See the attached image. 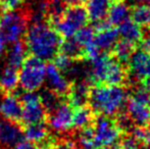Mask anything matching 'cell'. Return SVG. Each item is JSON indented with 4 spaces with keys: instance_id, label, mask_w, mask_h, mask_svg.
I'll return each mask as SVG.
<instances>
[{
    "instance_id": "cell-32",
    "label": "cell",
    "mask_w": 150,
    "mask_h": 149,
    "mask_svg": "<svg viewBox=\"0 0 150 149\" xmlns=\"http://www.w3.org/2000/svg\"><path fill=\"white\" fill-rule=\"evenodd\" d=\"M74 64H75V59L69 57L67 55L63 53H57L54 57V64L57 66L58 68L63 73V74H67L71 68H73Z\"/></svg>"
},
{
    "instance_id": "cell-34",
    "label": "cell",
    "mask_w": 150,
    "mask_h": 149,
    "mask_svg": "<svg viewBox=\"0 0 150 149\" xmlns=\"http://www.w3.org/2000/svg\"><path fill=\"white\" fill-rule=\"evenodd\" d=\"M120 149H140V143L133 136H128L120 141Z\"/></svg>"
},
{
    "instance_id": "cell-14",
    "label": "cell",
    "mask_w": 150,
    "mask_h": 149,
    "mask_svg": "<svg viewBox=\"0 0 150 149\" xmlns=\"http://www.w3.org/2000/svg\"><path fill=\"white\" fill-rule=\"evenodd\" d=\"M131 16V9L129 5L122 0H115L109 4L106 18L110 26H119L122 22L128 20Z\"/></svg>"
},
{
    "instance_id": "cell-33",
    "label": "cell",
    "mask_w": 150,
    "mask_h": 149,
    "mask_svg": "<svg viewBox=\"0 0 150 149\" xmlns=\"http://www.w3.org/2000/svg\"><path fill=\"white\" fill-rule=\"evenodd\" d=\"M132 99L141 103L150 104V85H143L136 88L132 95Z\"/></svg>"
},
{
    "instance_id": "cell-22",
    "label": "cell",
    "mask_w": 150,
    "mask_h": 149,
    "mask_svg": "<svg viewBox=\"0 0 150 149\" xmlns=\"http://www.w3.org/2000/svg\"><path fill=\"white\" fill-rule=\"evenodd\" d=\"M125 78H126V72L122 64L117 59L110 58L104 83L108 85H120L125 81Z\"/></svg>"
},
{
    "instance_id": "cell-4",
    "label": "cell",
    "mask_w": 150,
    "mask_h": 149,
    "mask_svg": "<svg viewBox=\"0 0 150 149\" xmlns=\"http://www.w3.org/2000/svg\"><path fill=\"white\" fill-rule=\"evenodd\" d=\"M88 14L85 7L80 4L71 5V7H67L64 13L61 16L58 20H56L55 30L60 37L71 38L76 35V33L85 27L88 23Z\"/></svg>"
},
{
    "instance_id": "cell-15",
    "label": "cell",
    "mask_w": 150,
    "mask_h": 149,
    "mask_svg": "<svg viewBox=\"0 0 150 149\" xmlns=\"http://www.w3.org/2000/svg\"><path fill=\"white\" fill-rule=\"evenodd\" d=\"M23 132L14 121H4L0 125V144L4 146H13L22 140Z\"/></svg>"
},
{
    "instance_id": "cell-5",
    "label": "cell",
    "mask_w": 150,
    "mask_h": 149,
    "mask_svg": "<svg viewBox=\"0 0 150 149\" xmlns=\"http://www.w3.org/2000/svg\"><path fill=\"white\" fill-rule=\"evenodd\" d=\"M28 29V18L23 12L9 10L0 16V34L8 43L21 39Z\"/></svg>"
},
{
    "instance_id": "cell-27",
    "label": "cell",
    "mask_w": 150,
    "mask_h": 149,
    "mask_svg": "<svg viewBox=\"0 0 150 149\" xmlns=\"http://www.w3.org/2000/svg\"><path fill=\"white\" fill-rule=\"evenodd\" d=\"M113 53H115V59L120 62H126L129 60L131 54L134 51V45L128 41H117L115 43V47L112 48Z\"/></svg>"
},
{
    "instance_id": "cell-36",
    "label": "cell",
    "mask_w": 150,
    "mask_h": 149,
    "mask_svg": "<svg viewBox=\"0 0 150 149\" xmlns=\"http://www.w3.org/2000/svg\"><path fill=\"white\" fill-rule=\"evenodd\" d=\"M20 4L21 0H0V8L4 11L16 10Z\"/></svg>"
},
{
    "instance_id": "cell-3",
    "label": "cell",
    "mask_w": 150,
    "mask_h": 149,
    "mask_svg": "<svg viewBox=\"0 0 150 149\" xmlns=\"http://www.w3.org/2000/svg\"><path fill=\"white\" fill-rule=\"evenodd\" d=\"M18 72V84L24 91H37L45 83L46 66L35 56L26 57Z\"/></svg>"
},
{
    "instance_id": "cell-28",
    "label": "cell",
    "mask_w": 150,
    "mask_h": 149,
    "mask_svg": "<svg viewBox=\"0 0 150 149\" xmlns=\"http://www.w3.org/2000/svg\"><path fill=\"white\" fill-rule=\"evenodd\" d=\"M78 149H96L97 145L93 137V129L89 126L84 129H81V132L78 137Z\"/></svg>"
},
{
    "instance_id": "cell-42",
    "label": "cell",
    "mask_w": 150,
    "mask_h": 149,
    "mask_svg": "<svg viewBox=\"0 0 150 149\" xmlns=\"http://www.w3.org/2000/svg\"><path fill=\"white\" fill-rule=\"evenodd\" d=\"M130 1H132L133 3L139 4V3H142V2H143V1H145V0H130Z\"/></svg>"
},
{
    "instance_id": "cell-16",
    "label": "cell",
    "mask_w": 150,
    "mask_h": 149,
    "mask_svg": "<svg viewBox=\"0 0 150 149\" xmlns=\"http://www.w3.org/2000/svg\"><path fill=\"white\" fill-rule=\"evenodd\" d=\"M117 33L122 40L130 42L133 45L139 43L143 39V32L141 30V27L130 18L119 25Z\"/></svg>"
},
{
    "instance_id": "cell-30",
    "label": "cell",
    "mask_w": 150,
    "mask_h": 149,
    "mask_svg": "<svg viewBox=\"0 0 150 149\" xmlns=\"http://www.w3.org/2000/svg\"><path fill=\"white\" fill-rule=\"evenodd\" d=\"M133 137L145 148L150 149V128L137 127L133 130Z\"/></svg>"
},
{
    "instance_id": "cell-38",
    "label": "cell",
    "mask_w": 150,
    "mask_h": 149,
    "mask_svg": "<svg viewBox=\"0 0 150 149\" xmlns=\"http://www.w3.org/2000/svg\"><path fill=\"white\" fill-rule=\"evenodd\" d=\"M53 149H78L77 146L71 141H62L60 143L56 144Z\"/></svg>"
},
{
    "instance_id": "cell-31",
    "label": "cell",
    "mask_w": 150,
    "mask_h": 149,
    "mask_svg": "<svg viewBox=\"0 0 150 149\" xmlns=\"http://www.w3.org/2000/svg\"><path fill=\"white\" fill-rule=\"evenodd\" d=\"M40 99L43 104L44 108L48 110H51L59 103V100H58V95L55 94L54 92L50 91L49 89L43 91L40 94Z\"/></svg>"
},
{
    "instance_id": "cell-47",
    "label": "cell",
    "mask_w": 150,
    "mask_h": 149,
    "mask_svg": "<svg viewBox=\"0 0 150 149\" xmlns=\"http://www.w3.org/2000/svg\"><path fill=\"white\" fill-rule=\"evenodd\" d=\"M0 125H1V121H0Z\"/></svg>"
},
{
    "instance_id": "cell-41",
    "label": "cell",
    "mask_w": 150,
    "mask_h": 149,
    "mask_svg": "<svg viewBox=\"0 0 150 149\" xmlns=\"http://www.w3.org/2000/svg\"><path fill=\"white\" fill-rule=\"evenodd\" d=\"M84 0H65L67 4H71V5H76V4H80Z\"/></svg>"
},
{
    "instance_id": "cell-45",
    "label": "cell",
    "mask_w": 150,
    "mask_h": 149,
    "mask_svg": "<svg viewBox=\"0 0 150 149\" xmlns=\"http://www.w3.org/2000/svg\"><path fill=\"white\" fill-rule=\"evenodd\" d=\"M146 1L148 2V4H149V5H150V0H146Z\"/></svg>"
},
{
    "instance_id": "cell-26",
    "label": "cell",
    "mask_w": 150,
    "mask_h": 149,
    "mask_svg": "<svg viewBox=\"0 0 150 149\" xmlns=\"http://www.w3.org/2000/svg\"><path fill=\"white\" fill-rule=\"evenodd\" d=\"M61 53L65 54L73 59H77L83 56V47L75 40V38H67V40L60 44Z\"/></svg>"
},
{
    "instance_id": "cell-9",
    "label": "cell",
    "mask_w": 150,
    "mask_h": 149,
    "mask_svg": "<svg viewBox=\"0 0 150 149\" xmlns=\"http://www.w3.org/2000/svg\"><path fill=\"white\" fill-rule=\"evenodd\" d=\"M129 62V71L135 80H145L150 70V52L147 50H136L133 51Z\"/></svg>"
},
{
    "instance_id": "cell-29",
    "label": "cell",
    "mask_w": 150,
    "mask_h": 149,
    "mask_svg": "<svg viewBox=\"0 0 150 149\" xmlns=\"http://www.w3.org/2000/svg\"><path fill=\"white\" fill-rule=\"evenodd\" d=\"M94 36H95L94 28L85 26L82 29H80V30L76 33L74 38H75L76 41L84 48L94 42Z\"/></svg>"
},
{
    "instance_id": "cell-17",
    "label": "cell",
    "mask_w": 150,
    "mask_h": 149,
    "mask_svg": "<svg viewBox=\"0 0 150 149\" xmlns=\"http://www.w3.org/2000/svg\"><path fill=\"white\" fill-rule=\"evenodd\" d=\"M110 0H86V11L88 18L93 23H98L105 20Z\"/></svg>"
},
{
    "instance_id": "cell-1",
    "label": "cell",
    "mask_w": 150,
    "mask_h": 149,
    "mask_svg": "<svg viewBox=\"0 0 150 149\" xmlns=\"http://www.w3.org/2000/svg\"><path fill=\"white\" fill-rule=\"evenodd\" d=\"M25 35L27 50L43 61L53 59L59 51L62 42L60 35L45 22L34 23Z\"/></svg>"
},
{
    "instance_id": "cell-20",
    "label": "cell",
    "mask_w": 150,
    "mask_h": 149,
    "mask_svg": "<svg viewBox=\"0 0 150 149\" xmlns=\"http://www.w3.org/2000/svg\"><path fill=\"white\" fill-rule=\"evenodd\" d=\"M18 85V73L16 68L7 66L0 72V91L10 93Z\"/></svg>"
},
{
    "instance_id": "cell-2",
    "label": "cell",
    "mask_w": 150,
    "mask_h": 149,
    "mask_svg": "<svg viewBox=\"0 0 150 149\" xmlns=\"http://www.w3.org/2000/svg\"><path fill=\"white\" fill-rule=\"evenodd\" d=\"M128 101V94L120 85H98L91 88L88 95L90 109L104 117L120 113Z\"/></svg>"
},
{
    "instance_id": "cell-46",
    "label": "cell",
    "mask_w": 150,
    "mask_h": 149,
    "mask_svg": "<svg viewBox=\"0 0 150 149\" xmlns=\"http://www.w3.org/2000/svg\"><path fill=\"white\" fill-rule=\"evenodd\" d=\"M44 149H51V148H49V147H46V148H44Z\"/></svg>"
},
{
    "instance_id": "cell-23",
    "label": "cell",
    "mask_w": 150,
    "mask_h": 149,
    "mask_svg": "<svg viewBox=\"0 0 150 149\" xmlns=\"http://www.w3.org/2000/svg\"><path fill=\"white\" fill-rule=\"evenodd\" d=\"M93 119L92 110L85 106L76 107L73 112V119H71V128L81 130L88 127Z\"/></svg>"
},
{
    "instance_id": "cell-43",
    "label": "cell",
    "mask_w": 150,
    "mask_h": 149,
    "mask_svg": "<svg viewBox=\"0 0 150 149\" xmlns=\"http://www.w3.org/2000/svg\"><path fill=\"white\" fill-rule=\"evenodd\" d=\"M147 81V84L148 85H150V70H149V72H148V75H147V77H146V79H145Z\"/></svg>"
},
{
    "instance_id": "cell-8",
    "label": "cell",
    "mask_w": 150,
    "mask_h": 149,
    "mask_svg": "<svg viewBox=\"0 0 150 149\" xmlns=\"http://www.w3.org/2000/svg\"><path fill=\"white\" fill-rule=\"evenodd\" d=\"M73 106L67 102H59L53 109L48 119L49 127L57 133H65L71 128Z\"/></svg>"
},
{
    "instance_id": "cell-18",
    "label": "cell",
    "mask_w": 150,
    "mask_h": 149,
    "mask_svg": "<svg viewBox=\"0 0 150 149\" xmlns=\"http://www.w3.org/2000/svg\"><path fill=\"white\" fill-rule=\"evenodd\" d=\"M69 94V103L74 107L83 106L88 101L89 88L86 82L81 81L76 83L73 87H69L67 92Z\"/></svg>"
},
{
    "instance_id": "cell-7",
    "label": "cell",
    "mask_w": 150,
    "mask_h": 149,
    "mask_svg": "<svg viewBox=\"0 0 150 149\" xmlns=\"http://www.w3.org/2000/svg\"><path fill=\"white\" fill-rule=\"evenodd\" d=\"M22 102L21 121L25 125L43 123L46 117V109L36 91H25L20 98Z\"/></svg>"
},
{
    "instance_id": "cell-39",
    "label": "cell",
    "mask_w": 150,
    "mask_h": 149,
    "mask_svg": "<svg viewBox=\"0 0 150 149\" xmlns=\"http://www.w3.org/2000/svg\"><path fill=\"white\" fill-rule=\"evenodd\" d=\"M143 45H144L145 50H147L148 52H150V31L146 34V36L144 37V40H143Z\"/></svg>"
},
{
    "instance_id": "cell-6",
    "label": "cell",
    "mask_w": 150,
    "mask_h": 149,
    "mask_svg": "<svg viewBox=\"0 0 150 149\" xmlns=\"http://www.w3.org/2000/svg\"><path fill=\"white\" fill-rule=\"evenodd\" d=\"M93 129V137L97 147H110L120 141V130L115 121L108 117L101 115L95 121Z\"/></svg>"
},
{
    "instance_id": "cell-10",
    "label": "cell",
    "mask_w": 150,
    "mask_h": 149,
    "mask_svg": "<svg viewBox=\"0 0 150 149\" xmlns=\"http://www.w3.org/2000/svg\"><path fill=\"white\" fill-rule=\"evenodd\" d=\"M45 82L48 89L58 96L67 94L71 87L67 78L54 64L46 66Z\"/></svg>"
},
{
    "instance_id": "cell-21",
    "label": "cell",
    "mask_w": 150,
    "mask_h": 149,
    "mask_svg": "<svg viewBox=\"0 0 150 149\" xmlns=\"http://www.w3.org/2000/svg\"><path fill=\"white\" fill-rule=\"evenodd\" d=\"M11 44L7 53V66L18 68L22 66L27 57V47L20 40Z\"/></svg>"
},
{
    "instance_id": "cell-24",
    "label": "cell",
    "mask_w": 150,
    "mask_h": 149,
    "mask_svg": "<svg viewBox=\"0 0 150 149\" xmlns=\"http://www.w3.org/2000/svg\"><path fill=\"white\" fill-rule=\"evenodd\" d=\"M132 20L140 27H150V5L139 3L133 8Z\"/></svg>"
},
{
    "instance_id": "cell-25",
    "label": "cell",
    "mask_w": 150,
    "mask_h": 149,
    "mask_svg": "<svg viewBox=\"0 0 150 149\" xmlns=\"http://www.w3.org/2000/svg\"><path fill=\"white\" fill-rule=\"evenodd\" d=\"M65 0H47L46 1V16L50 20L55 23L61 18L67 9Z\"/></svg>"
},
{
    "instance_id": "cell-37",
    "label": "cell",
    "mask_w": 150,
    "mask_h": 149,
    "mask_svg": "<svg viewBox=\"0 0 150 149\" xmlns=\"http://www.w3.org/2000/svg\"><path fill=\"white\" fill-rule=\"evenodd\" d=\"M13 149H39L35 143L29 140H20L13 145Z\"/></svg>"
},
{
    "instance_id": "cell-19",
    "label": "cell",
    "mask_w": 150,
    "mask_h": 149,
    "mask_svg": "<svg viewBox=\"0 0 150 149\" xmlns=\"http://www.w3.org/2000/svg\"><path fill=\"white\" fill-rule=\"evenodd\" d=\"M23 135L25 136L26 140L38 144L44 143V142L47 141V139L49 138V132H48V128L46 127V125L43 121V123L27 125Z\"/></svg>"
},
{
    "instance_id": "cell-12",
    "label": "cell",
    "mask_w": 150,
    "mask_h": 149,
    "mask_svg": "<svg viewBox=\"0 0 150 149\" xmlns=\"http://www.w3.org/2000/svg\"><path fill=\"white\" fill-rule=\"evenodd\" d=\"M22 114V102L13 94L5 95L0 101V115L5 121H18Z\"/></svg>"
},
{
    "instance_id": "cell-11",
    "label": "cell",
    "mask_w": 150,
    "mask_h": 149,
    "mask_svg": "<svg viewBox=\"0 0 150 149\" xmlns=\"http://www.w3.org/2000/svg\"><path fill=\"white\" fill-rule=\"evenodd\" d=\"M127 114L137 127H147L150 125V104L138 102L131 98L127 101Z\"/></svg>"
},
{
    "instance_id": "cell-44",
    "label": "cell",
    "mask_w": 150,
    "mask_h": 149,
    "mask_svg": "<svg viewBox=\"0 0 150 149\" xmlns=\"http://www.w3.org/2000/svg\"><path fill=\"white\" fill-rule=\"evenodd\" d=\"M100 149H112V148H110V147H101Z\"/></svg>"
},
{
    "instance_id": "cell-13",
    "label": "cell",
    "mask_w": 150,
    "mask_h": 149,
    "mask_svg": "<svg viewBox=\"0 0 150 149\" xmlns=\"http://www.w3.org/2000/svg\"><path fill=\"white\" fill-rule=\"evenodd\" d=\"M119 41L117 30L110 28V26L103 29H98L94 36V44L100 51L107 52L112 50L115 43Z\"/></svg>"
},
{
    "instance_id": "cell-35",
    "label": "cell",
    "mask_w": 150,
    "mask_h": 149,
    "mask_svg": "<svg viewBox=\"0 0 150 149\" xmlns=\"http://www.w3.org/2000/svg\"><path fill=\"white\" fill-rule=\"evenodd\" d=\"M115 124L120 131H128L132 128L133 125L132 121L128 117V114H120L117 117V121H115Z\"/></svg>"
},
{
    "instance_id": "cell-40",
    "label": "cell",
    "mask_w": 150,
    "mask_h": 149,
    "mask_svg": "<svg viewBox=\"0 0 150 149\" xmlns=\"http://www.w3.org/2000/svg\"><path fill=\"white\" fill-rule=\"evenodd\" d=\"M6 43H7V42L4 40V38L2 37L1 34H0V56H1L2 54L4 53V51H5Z\"/></svg>"
}]
</instances>
